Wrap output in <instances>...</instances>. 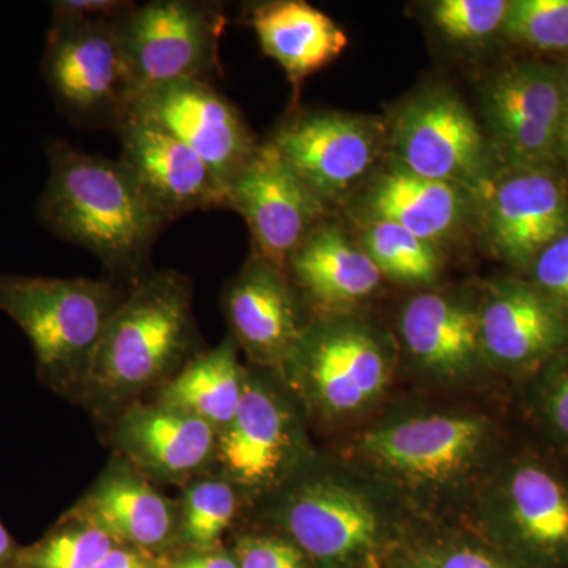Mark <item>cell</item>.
Here are the masks:
<instances>
[{"label":"cell","instance_id":"obj_5","mask_svg":"<svg viewBox=\"0 0 568 568\" xmlns=\"http://www.w3.org/2000/svg\"><path fill=\"white\" fill-rule=\"evenodd\" d=\"M387 138L394 162L422 178L457 185L477 203L496 181L487 134L448 89H428L406 100Z\"/></svg>","mask_w":568,"mask_h":568},{"label":"cell","instance_id":"obj_27","mask_svg":"<svg viewBox=\"0 0 568 568\" xmlns=\"http://www.w3.org/2000/svg\"><path fill=\"white\" fill-rule=\"evenodd\" d=\"M178 499V552L211 551L223 547L244 507V496L219 474H201L181 488Z\"/></svg>","mask_w":568,"mask_h":568},{"label":"cell","instance_id":"obj_21","mask_svg":"<svg viewBox=\"0 0 568 568\" xmlns=\"http://www.w3.org/2000/svg\"><path fill=\"white\" fill-rule=\"evenodd\" d=\"M286 275L293 276L320 317L335 316L365 301L383 282V274L362 245L327 219L295 250Z\"/></svg>","mask_w":568,"mask_h":568},{"label":"cell","instance_id":"obj_36","mask_svg":"<svg viewBox=\"0 0 568 568\" xmlns=\"http://www.w3.org/2000/svg\"><path fill=\"white\" fill-rule=\"evenodd\" d=\"M170 559L144 549L115 545L95 568H168Z\"/></svg>","mask_w":568,"mask_h":568},{"label":"cell","instance_id":"obj_24","mask_svg":"<svg viewBox=\"0 0 568 568\" xmlns=\"http://www.w3.org/2000/svg\"><path fill=\"white\" fill-rule=\"evenodd\" d=\"M399 331L409 354L437 375H465L481 353L478 312L448 295H416L403 308Z\"/></svg>","mask_w":568,"mask_h":568},{"label":"cell","instance_id":"obj_18","mask_svg":"<svg viewBox=\"0 0 568 568\" xmlns=\"http://www.w3.org/2000/svg\"><path fill=\"white\" fill-rule=\"evenodd\" d=\"M69 511L115 544L164 558L178 555V500L115 455Z\"/></svg>","mask_w":568,"mask_h":568},{"label":"cell","instance_id":"obj_37","mask_svg":"<svg viewBox=\"0 0 568 568\" xmlns=\"http://www.w3.org/2000/svg\"><path fill=\"white\" fill-rule=\"evenodd\" d=\"M168 568H239L230 549L220 547L211 551L178 552Z\"/></svg>","mask_w":568,"mask_h":568},{"label":"cell","instance_id":"obj_30","mask_svg":"<svg viewBox=\"0 0 568 568\" xmlns=\"http://www.w3.org/2000/svg\"><path fill=\"white\" fill-rule=\"evenodd\" d=\"M503 36L538 51H568V0H514Z\"/></svg>","mask_w":568,"mask_h":568},{"label":"cell","instance_id":"obj_9","mask_svg":"<svg viewBox=\"0 0 568 568\" xmlns=\"http://www.w3.org/2000/svg\"><path fill=\"white\" fill-rule=\"evenodd\" d=\"M301 457L293 409L278 392L248 372L237 414L219 433L211 473L231 481L246 500L278 488Z\"/></svg>","mask_w":568,"mask_h":568},{"label":"cell","instance_id":"obj_29","mask_svg":"<svg viewBox=\"0 0 568 568\" xmlns=\"http://www.w3.org/2000/svg\"><path fill=\"white\" fill-rule=\"evenodd\" d=\"M114 540L67 510L36 544L22 547L14 568H95Z\"/></svg>","mask_w":568,"mask_h":568},{"label":"cell","instance_id":"obj_34","mask_svg":"<svg viewBox=\"0 0 568 568\" xmlns=\"http://www.w3.org/2000/svg\"><path fill=\"white\" fill-rule=\"evenodd\" d=\"M134 6L129 0H58L51 2L52 22H118Z\"/></svg>","mask_w":568,"mask_h":568},{"label":"cell","instance_id":"obj_11","mask_svg":"<svg viewBox=\"0 0 568 568\" xmlns=\"http://www.w3.org/2000/svg\"><path fill=\"white\" fill-rule=\"evenodd\" d=\"M226 207L245 220L252 253L284 274L290 257L328 211L267 142L227 186Z\"/></svg>","mask_w":568,"mask_h":568},{"label":"cell","instance_id":"obj_38","mask_svg":"<svg viewBox=\"0 0 568 568\" xmlns=\"http://www.w3.org/2000/svg\"><path fill=\"white\" fill-rule=\"evenodd\" d=\"M549 414H551L552 424L559 429L560 435L568 439V372L560 379L555 394L551 396Z\"/></svg>","mask_w":568,"mask_h":568},{"label":"cell","instance_id":"obj_14","mask_svg":"<svg viewBox=\"0 0 568 568\" xmlns=\"http://www.w3.org/2000/svg\"><path fill=\"white\" fill-rule=\"evenodd\" d=\"M115 457L155 485L183 488L209 473L219 432L201 418L155 399H140L110 424Z\"/></svg>","mask_w":568,"mask_h":568},{"label":"cell","instance_id":"obj_12","mask_svg":"<svg viewBox=\"0 0 568 568\" xmlns=\"http://www.w3.org/2000/svg\"><path fill=\"white\" fill-rule=\"evenodd\" d=\"M129 115L155 123L189 145L215 171L226 190L261 145L237 106L211 81H178L141 93Z\"/></svg>","mask_w":568,"mask_h":568},{"label":"cell","instance_id":"obj_20","mask_svg":"<svg viewBox=\"0 0 568 568\" xmlns=\"http://www.w3.org/2000/svg\"><path fill=\"white\" fill-rule=\"evenodd\" d=\"M480 320L481 353L507 368L545 361L568 342V321L534 284L506 280L493 284Z\"/></svg>","mask_w":568,"mask_h":568},{"label":"cell","instance_id":"obj_19","mask_svg":"<svg viewBox=\"0 0 568 568\" xmlns=\"http://www.w3.org/2000/svg\"><path fill=\"white\" fill-rule=\"evenodd\" d=\"M222 302L235 345L253 364L283 369L306 327L290 276L252 253Z\"/></svg>","mask_w":568,"mask_h":568},{"label":"cell","instance_id":"obj_28","mask_svg":"<svg viewBox=\"0 0 568 568\" xmlns=\"http://www.w3.org/2000/svg\"><path fill=\"white\" fill-rule=\"evenodd\" d=\"M358 244L372 257L381 274L396 282L428 284L439 275V246L417 237L398 224L364 220Z\"/></svg>","mask_w":568,"mask_h":568},{"label":"cell","instance_id":"obj_2","mask_svg":"<svg viewBox=\"0 0 568 568\" xmlns=\"http://www.w3.org/2000/svg\"><path fill=\"white\" fill-rule=\"evenodd\" d=\"M203 351L192 280L170 268L151 272L126 290L108 321L80 405L110 425Z\"/></svg>","mask_w":568,"mask_h":568},{"label":"cell","instance_id":"obj_15","mask_svg":"<svg viewBox=\"0 0 568 568\" xmlns=\"http://www.w3.org/2000/svg\"><path fill=\"white\" fill-rule=\"evenodd\" d=\"M487 426L476 417L426 416L373 429L362 455L396 480L444 485L465 476L480 458Z\"/></svg>","mask_w":568,"mask_h":568},{"label":"cell","instance_id":"obj_4","mask_svg":"<svg viewBox=\"0 0 568 568\" xmlns=\"http://www.w3.org/2000/svg\"><path fill=\"white\" fill-rule=\"evenodd\" d=\"M224 26L222 3L204 0H153L123 14L115 31L134 99L178 81L212 82Z\"/></svg>","mask_w":568,"mask_h":568},{"label":"cell","instance_id":"obj_13","mask_svg":"<svg viewBox=\"0 0 568 568\" xmlns=\"http://www.w3.org/2000/svg\"><path fill=\"white\" fill-rule=\"evenodd\" d=\"M276 521L308 562L346 568L379 537V519L364 496L327 477H306L284 493Z\"/></svg>","mask_w":568,"mask_h":568},{"label":"cell","instance_id":"obj_39","mask_svg":"<svg viewBox=\"0 0 568 568\" xmlns=\"http://www.w3.org/2000/svg\"><path fill=\"white\" fill-rule=\"evenodd\" d=\"M21 549V545L14 540L0 517V568L17 567Z\"/></svg>","mask_w":568,"mask_h":568},{"label":"cell","instance_id":"obj_17","mask_svg":"<svg viewBox=\"0 0 568 568\" xmlns=\"http://www.w3.org/2000/svg\"><path fill=\"white\" fill-rule=\"evenodd\" d=\"M480 203L489 245L517 267H530L537 254L568 230L567 189L549 168L497 175Z\"/></svg>","mask_w":568,"mask_h":568},{"label":"cell","instance_id":"obj_31","mask_svg":"<svg viewBox=\"0 0 568 568\" xmlns=\"http://www.w3.org/2000/svg\"><path fill=\"white\" fill-rule=\"evenodd\" d=\"M507 0H439L432 20L440 33L458 43H478L503 31Z\"/></svg>","mask_w":568,"mask_h":568},{"label":"cell","instance_id":"obj_6","mask_svg":"<svg viewBox=\"0 0 568 568\" xmlns=\"http://www.w3.org/2000/svg\"><path fill=\"white\" fill-rule=\"evenodd\" d=\"M43 74L59 110L85 129H114L134 100L115 22H52Z\"/></svg>","mask_w":568,"mask_h":568},{"label":"cell","instance_id":"obj_23","mask_svg":"<svg viewBox=\"0 0 568 568\" xmlns=\"http://www.w3.org/2000/svg\"><path fill=\"white\" fill-rule=\"evenodd\" d=\"M245 20L261 50L282 67L295 88L334 62L347 47L345 31L304 0L253 3Z\"/></svg>","mask_w":568,"mask_h":568},{"label":"cell","instance_id":"obj_1","mask_svg":"<svg viewBox=\"0 0 568 568\" xmlns=\"http://www.w3.org/2000/svg\"><path fill=\"white\" fill-rule=\"evenodd\" d=\"M47 155L50 174L37 204L39 222L55 237L93 254L112 278L129 287L151 274L153 245L171 222L125 164L62 140L48 141Z\"/></svg>","mask_w":568,"mask_h":568},{"label":"cell","instance_id":"obj_25","mask_svg":"<svg viewBox=\"0 0 568 568\" xmlns=\"http://www.w3.org/2000/svg\"><path fill=\"white\" fill-rule=\"evenodd\" d=\"M248 369L239 361V347L226 336L213 349L193 357L152 399L178 407L223 432L244 398Z\"/></svg>","mask_w":568,"mask_h":568},{"label":"cell","instance_id":"obj_26","mask_svg":"<svg viewBox=\"0 0 568 568\" xmlns=\"http://www.w3.org/2000/svg\"><path fill=\"white\" fill-rule=\"evenodd\" d=\"M510 521L519 538L541 555L568 549V491L544 467L526 465L511 474L507 487Z\"/></svg>","mask_w":568,"mask_h":568},{"label":"cell","instance_id":"obj_22","mask_svg":"<svg viewBox=\"0 0 568 568\" xmlns=\"http://www.w3.org/2000/svg\"><path fill=\"white\" fill-rule=\"evenodd\" d=\"M474 203L459 186L422 178L392 160L366 189L362 222L395 223L439 246L462 230Z\"/></svg>","mask_w":568,"mask_h":568},{"label":"cell","instance_id":"obj_32","mask_svg":"<svg viewBox=\"0 0 568 568\" xmlns=\"http://www.w3.org/2000/svg\"><path fill=\"white\" fill-rule=\"evenodd\" d=\"M231 555L239 568H308V559L290 538L242 534Z\"/></svg>","mask_w":568,"mask_h":568},{"label":"cell","instance_id":"obj_3","mask_svg":"<svg viewBox=\"0 0 568 568\" xmlns=\"http://www.w3.org/2000/svg\"><path fill=\"white\" fill-rule=\"evenodd\" d=\"M126 291L111 280L0 272V312L31 342L41 386L81 403L97 346Z\"/></svg>","mask_w":568,"mask_h":568},{"label":"cell","instance_id":"obj_16","mask_svg":"<svg viewBox=\"0 0 568 568\" xmlns=\"http://www.w3.org/2000/svg\"><path fill=\"white\" fill-rule=\"evenodd\" d=\"M119 160L171 223L186 213L226 207V186L215 171L166 130L129 118L118 129Z\"/></svg>","mask_w":568,"mask_h":568},{"label":"cell","instance_id":"obj_8","mask_svg":"<svg viewBox=\"0 0 568 568\" xmlns=\"http://www.w3.org/2000/svg\"><path fill=\"white\" fill-rule=\"evenodd\" d=\"M567 80L540 63L506 67L484 93L487 140L506 170H540L559 159Z\"/></svg>","mask_w":568,"mask_h":568},{"label":"cell","instance_id":"obj_40","mask_svg":"<svg viewBox=\"0 0 568 568\" xmlns=\"http://www.w3.org/2000/svg\"><path fill=\"white\" fill-rule=\"evenodd\" d=\"M559 159H564L568 163V80H567L566 102H564L562 121H560Z\"/></svg>","mask_w":568,"mask_h":568},{"label":"cell","instance_id":"obj_35","mask_svg":"<svg viewBox=\"0 0 568 568\" xmlns=\"http://www.w3.org/2000/svg\"><path fill=\"white\" fill-rule=\"evenodd\" d=\"M407 568H515L504 560L470 547L428 549L410 559Z\"/></svg>","mask_w":568,"mask_h":568},{"label":"cell","instance_id":"obj_33","mask_svg":"<svg viewBox=\"0 0 568 568\" xmlns=\"http://www.w3.org/2000/svg\"><path fill=\"white\" fill-rule=\"evenodd\" d=\"M530 267L538 293L568 316V230L545 246Z\"/></svg>","mask_w":568,"mask_h":568},{"label":"cell","instance_id":"obj_10","mask_svg":"<svg viewBox=\"0 0 568 568\" xmlns=\"http://www.w3.org/2000/svg\"><path fill=\"white\" fill-rule=\"evenodd\" d=\"M267 144L328 209L375 168L383 133L357 115L310 111L284 122Z\"/></svg>","mask_w":568,"mask_h":568},{"label":"cell","instance_id":"obj_7","mask_svg":"<svg viewBox=\"0 0 568 568\" xmlns=\"http://www.w3.org/2000/svg\"><path fill=\"white\" fill-rule=\"evenodd\" d=\"M298 394L324 416H346L386 387L388 357L375 332L338 315L306 324L283 366Z\"/></svg>","mask_w":568,"mask_h":568}]
</instances>
